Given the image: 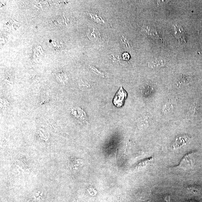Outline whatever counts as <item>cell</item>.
<instances>
[{"instance_id":"4","label":"cell","mask_w":202,"mask_h":202,"mask_svg":"<svg viewBox=\"0 0 202 202\" xmlns=\"http://www.w3.org/2000/svg\"><path fill=\"white\" fill-rule=\"evenodd\" d=\"M50 43L49 46H51L50 47L51 48L54 50L56 52H61L65 51V48L62 41L60 42L59 41L56 40H53Z\"/></svg>"},{"instance_id":"9","label":"cell","mask_w":202,"mask_h":202,"mask_svg":"<svg viewBox=\"0 0 202 202\" xmlns=\"http://www.w3.org/2000/svg\"><path fill=\"white\" fill-rule=\"evenodd\" d=\"M122 57H123V60L127 61V60H129L130 56L129 54H128V53L125 52L123 53V54Z\"/></svg>"},{"instance_id":"6","label":"cell","mask_w":202,"mask_h":202,"mask_svg":"<svg viewBox=\"0 0 202 202\" xmlns=\"http://www.w3.org/2000/svg\"><path fill=\"white\" fill-rule=\"evenodd\" d=\"M189 141V138L188 137H181L177 138L173 145L174 148L177 149L185 145Z\"/></svg>"},{"instance_id":"10","label":"cell","mask_w":202,"mask_h":202,"mask_svg":"<svg viewBox=\"0 0 202 202\" xmlns=\"http://www.w3.org/2000/svg\"><path fill=\"white\" fill-rule=\"evenodd\" d=\"M170 198L169 196H167L164 198L162 202H169Z\"/></svg>"},{"instance_id":"8","label":"cell","mask_w":202,"mask_h":202,"mask_svg":"<svg viewBox=\"0 0 202 202\" xmlns=\"http://www.w3.org/2000/svg\"><path fill=\"white\" fill-rule=\"evenodd\" d=\"M89 15L91 16V19H93L94 21L97 22L98 23H104L105 22L103 19L101 17H100L98 15L95 14L93 13H90L89 14Z\"/></svg>"},{"instance_id":"2","label":"cell","mask_w":202,"mask_h":202,"mask_svg":"<svg viewBox=\"0 0 202 202\" xmlns=\"http://www.w3.org/2000/svg\"><path fill=\"white\" fill-rule=\"evenodd\" d=\"M192 165L193 161L191 155L188 154L185 156L178 167L179 168L185 170L191 168Z\"/></svg>"},{"instance_id":"7","label":"cell","mask_w":202,"mask_h":202,"mask_svg":"<svg viewBox=\"0 0 202 202\" xmlns=\"http://www.w3.org/2000/svg\"><path fill=\"white\" fill-rule=\"evenodd\" d=\"M120 41L122 44L126 48L131 49L132 47V42L128 38L124 36H122L120 38Z\"/></svg>"},{"instance_id":"3","label":"cell","mask_w":202,"mask_h":202,"mask_svg":"<svg viewBox=\"0 0 202 202\" xmlns=\"http://www.w3.org/2000/svg\"><path fill=\"white\" fill-rule=\"evenodd\" d=\"M72 114L74 117L81 122L87 121V118L85 114L82 109L79 108H75L72 109Z\"/></svg>"},{"instance_id":"1","label":"cell","mask_w":202,"mask_h":202,"mask_svg":"<svg viewBox=\"0 0 202 202\" xmlns=\"http://www.w3.org/2000/svg\"><path fill=\"white\" fill-rule=\"evenodd\" d=\"M127 97V93L126 91L121 87L119 90L114 96L113 103L114 105L117 107H121L123 106L125 100Z\"/></svg>"},{"instance_id":"5","label":"cell","mask_w":202,"mask_h":202,"mask_svg":"<svg viewBox=\"0 0 202 202\" xmlns=\"http://www.w3.org/2000/svg\"><path fill=\"white\" fill-rule=\"evenodd\" d=\"M100 34L99 32L95 28L88 29L87 32L88 38L91 40H97L100 38Z\"/></svg>"}]
</instances>
